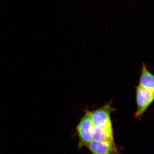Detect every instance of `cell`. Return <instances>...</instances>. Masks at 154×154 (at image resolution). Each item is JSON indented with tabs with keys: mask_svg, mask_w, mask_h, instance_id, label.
Wrapping results in <instances>:
<instances>
[{
	"mask_svg": "<svg viewBox=\"0 0 154 154\" xmlns=\"http://www.w3.org/2000/svg\"><path fill=\"white\" fill-rule=\"evenodd\" d=\"M111 106L108 104L97 110L87 112L91 117L94 126L99 127L103 129L110 137L113 138L112 125L110 113Z\"/></svg>",
	"mask_w": 154,
	"mask_h": 154,
	"instance_id": "cell-1",
	"label": "cell"
},
{
	"mask_svg": "<svg viewBox=\"0 0 154 154\" xmlns=\"http://www.w3.org/2000/svg\"><path fill=\"white\" fill-rule=\"evenodd\" d=\"M154 100V92L139 85L137 88L136 101L137 109L135 115L140 118Z\"/></svg>",
	"mask_w": 154,
	"mask_h": 154,
	"instance_id": "cell-2",
	"label": "cell"
},
{
	"mask_svg": "<svg viewBox=\"0 0 154 154\" xmlns=\"http://www.w3.org/2000/svg\"><path fill=\"white\" fill-rule=\"evenodd\" d=\"M93 126L91 117L86 113L77 128L80 146L88 147L92 141V130Z\"/></svg>",
	"mask_w": 154,
	"mask_h": 154,
	"instance_id": "cell-3",
	"label": "cell"
},
{
	"mask_svg": "<svg viewBox=\"0 0 154 154\" xmlns=\"http://www.w3.org/2000/svg\"><path fill=\"white\" fill-rule=\"evenodd\" d=\"M88 147L92 154H120L114 142L92 140Z\"/></svg>",
	"mask_w": 154,
	"mask_h": 154,
	"instance_id": "cell-4",
	"label": "cell"
},
{
	"mask_svg": "<svg viewBox=\"0 0 154 154\" xmlns=\"http://www.w3.org/2000/svg\"><path fill=\"white\" fill-rule=\"evenodd\" d=\"M140 86L154 92V75L143 63L140 80Z\"/></svg>",
	"mask_w": 154,
	"mask_h": 154,
	"instance_id": "cell-5",
	"label": "cell"
},
{
	"mask_svg": "<svg viewBox=\"0 0 154 154\" xmlns=\"http://www.w3.org/2000/svg\"><path fill=\"white\" fill-rule=\"evenodd\" d=\"M92 140L105 142H114L113 138L108 135L104 131L99 127L93 126L92 130Z\"/></svg>",
	"mask_w": 154,
	"mask_h": 154,
	"instance_id": "cell-6",
	"label": "cell"
}]
</instances>
